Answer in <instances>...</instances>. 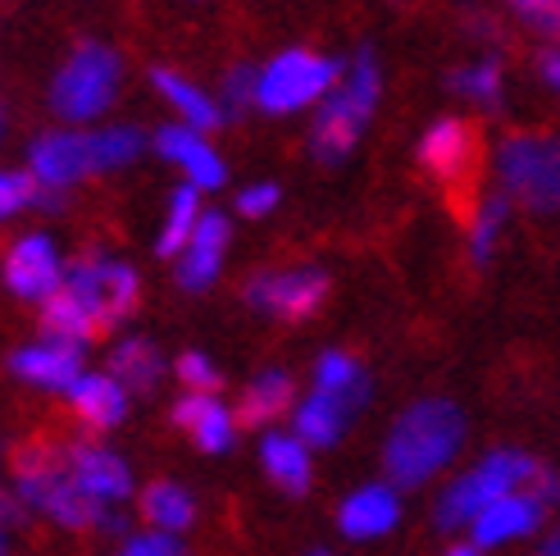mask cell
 Instances as JSON below:
<instances>
[{"label": "cell", "instance_id": "cell-1", "mask_svg": "<svg viewBox=\"0 0 560 556\" xmlns=\"http://www.w3.org/2000/svg\"><path fill=\"white\" fill-rule=\"evenodd\" d=\"M511 493H538L547 507H556L560 502V475L547 470L538 456L515 452V448L488 452L474 470H465L460 479H452L442 488L433 520L442 530H469L492 502H501V497H511Z\"/></svg>", "mask_w": 560, "mask_h": 556}, {"label": "cell", "instance_id": "cell-2", "mask_svg": "<svg viewBox=\"0 0 560 556\" xmlns=\"http://www.w3.org/2000/svg\"><path fill=\"white\" fill-rule=\"evenodd\" d=\"M465 442V415L446 397H424L401 410V420L392 425L383 442V470L397 488H419L429 484L438 470L456 461Z\"/></svg>", "mask_w": 560, "mask_h": 556}, {"label": "cell", "instance_id": "cell-3", "mask_svg": "<svg viewBox=\"0 0 560 556\" xmlns=\"http://www.w3.org/2000/svg\"><path fill=\"white\" fill-rule=\"evenodd\" d=\"M14 493L23 507L42 511L60 530H119V516L96 507L69 475V456L50 442H23L14 456Z\"/></svg>", "mask_w": 560, "mask_h": 556}, {"label": "cell", "instance_id": "cell-4", "mask_svg": "<svg viewBox=\"0 0 560 556\" xmlns=\"http://www.w3.org/2000/svg\"><path fill=\"white\" fill-rule=\"evenodd\" d=\"M383 92L378 78V60L370 50H360L355 60L342 69V82L328 92V101L319 105L315 128H311V147L319 160H342L351 155V147L360 142V132L374 119V105Z\"/></svg>", "mask_w": 560, "mask_h": 556}, {"label": "cell", "instance_id": "cell-5", "mask_svg": "<svg viewBox=\"0 0 560 556\" xmlns=\"http://www.w3.org/2000/svg\"><path fill=\"white\" fill-rule=\"evenodd\" d=\"M497 183L511 206L534 215H560V137L511 132L497 147Z\"/></svg>", "mask_w": 560, "mask_h": 556}, {"label": "cell", "instance_id": "cell-6", "mask_svg": "<svg viewBox=\"0 0 560 556\" xmlns=\"http://www.w3.org/2000/svg\"><path fill=\"white\" fill-rule=\"evenodd\" d=\"M338 82H342L338 60H328L319 50L292 46L283 55H273V60L260 69L256 105L269 109V115H292V109H305V105H324Z\"/></svg>", "mask_w": 560, "mask_h": 556}, {"label": "cell", "instance_id": "cell-7", "mask_svg": "<svg viewBox=\"0 0 560 556\" xmlns=\"http://www.w3.org/2000/svg\"><path fill=\"white\" fill-rule=\"evenodd\" d=\"M119 92V55L101 46V42H88V46H78L65 69L55 73L50 82V101L55 109H60L65 119L73 124H88L96 115H105L109 101H115Z\"/></svg>", "mask_w": 560, "mask_h": 556}, {"label": "cell", "instance_id": "cell-8", "mask_svg": "<svg viewBox=\"0 0 560 556\" xmlns=\"http://www.w3.org/2000/svg\"><path fill=\"white\" fill-rule=\"evenodd\" d=\"M65 288L82 301V311L92 315L96 333H109L119 320H128L137 311V297H142V283H137V269L124 260H109L101 252L78 256L65 274Z\"/></svg>", "mask_w": 560, "mask_h": 556}, {"label": "cell", "instance_id": "cell-9", "mask_svg": "<svg viewBox=\"0 0 560 556\" xmlns=\"http://www.w3.org/2000/svg\"><path fill=\"white\" fill-rule=\"evenodd\" d=\"M246 301L273 320H311L328 301V274L296 265V269H265L246 283Z\"/></svg>", "mask_w": 560, "mask_h": 556}, {"label": "cell", "instance_id": "cell-10", "mask_svg": "<svg viewBox=\"0 0 560 556\" xmlns=\"http://www.w3.org/2000/svg\"><path fill=\"white\" fill-rule=\"evenodd\" d=\"M65 265H60V246L46 233H23L10 256H5V288L23 301H50L65 288Z\"/></svg>", "mask_w": 560, "mask_h": 556}, {"label": "cell", "instance_id": "cell-11", "mask_svg": "<svg viewBox=\"0 0 560 556\" xmlns=\"http://www.w3.org/2000/svg\"><path fill=\"white\" fill-rule=\"evenodd\" d=\"M65 456H69L73 484L82 488V497H92L96 507L109 511V507L124 502V497L132 493V475H128L124 456H115L109 448H101V442H73Z\"/></svg>", "mask_w": 560, "mask_h": 556}, {"label": "cell", "instance_id": "cell-12", "mask_svg": "<svg viewBox=\"0 0 560 556\" xmlns=\"http://www.w3.org/2000/svg\"><path fill=\"white\" fill-rule=\"evenodd\" d=\"M88 174H96L92 170V132H46L33 147V178L42 183L46 197L73 187Z\"/></svg>", "mask_w": 560, "mask_h": 556}, {"label": "cell", "instance_id": "cell-13", "mask_svg": "<svg viewBox=\"0 0 560 556\" xmlns=\"http://www.w3.org/2000/svg\"><path fill=\"white\" fill-rule=\"evenodd\" d=\"M10 370L23 383H37V387H55V393H69V387L82 379V347L65 343V338H42V343H27L10 356Z\"/></svg>", "mask_w": 560, "mask_h": 556}, {"label": "cell", "instance_id": "cell-14", "mask_svg": "<svg viewBox=\"0 0 560 556\" xmlns=\"http://www.w3.org/2000/svg\"><path fill=\"white\" fill-rule=\"evenodd\" d=\"M474 155H479V137L465 119H438L419 137V164L442 183H460L474 170Z\"/></svg>", "mask_w": 560, "mask_h": 556}, {"label": "cell", "instance_id": "cell-15", "mask_svg": "<svg viewBox=\"0 0 560 556\" xmlns=\"http://www.w3.org/2000/svg\"><path fill=\"white\" fill-rule=\"evenodd\" d=\"M155 151L170 160V164H178L183 178H187V187H196V192L223 187V160H219V151H214L196 128H187V124L160 128V132H155Z\"/></svg>", "mask_w": 560, "mask_h": 556}, {"label": "cell", "instance_id": "cell-16", "mask_svg": "<svg viewBox=\"0 0 560 556\" xmlns=\"http://www.w3.org/2000/svg\"><path fill=\"white\" fill-rule=\"evenodd\" d=\"M547 511L551 507L542 502L538 493H511V497H501V502H492L479 520L469 524V530H474V547H501V543H511V538L534 534Z\"/></svg>", "mask_w": 560, "mask_h": 556}, {"label": "cell", "instance_id": "cell-17", "mask_svg": "<svg viewBox=\"0 0 560 556\" xmlns=\"http://www.w3.org/2000/svg\"><path fill=\"white\" fill-rule=\"evenodd\" d=\"M223 252H229V219L206 210L187 242V252L178 256V288H187V292L210 288L223 269Z\"/></svg>", "mask_w": 560, "mask_h": 556}, {"label": "cell", "instance_id": "cell-18", "mask_svg": "<svg viewBox=\"0 0 560 556\" xmlns=\"http://www.w3.org/2000/svg\"><path fill=\"white\" fill-rule=\"evenodd\" d=\"M401 520V497L392 484H365L338 507V530L347 538H383Z\"/></svg>", "mask_w": 560, "mask_h": 556}, {"label": "cell", "instance_id": "cell-19", "mask_svg": "<svg viewBox=\"0 0 560 556\" xmlns=\"http://www.w3.org/2000/svg\"><path fill=\"white\" fill-rule=\"evenodd\" d=\"M174 425L191 433V442L201 452L219 456L233 448V429H237V415L223 406L219 397H206V393H187L178 406H174Z\"/></svg>", "mask_w": 560, "mask_h": 556}, {"label": "cell", "instance_id": "cell-20", "mask_svg": "<svg viewBox=\"0 0 560 556\" xmlns=\"http://www.w3.org/2000/svg\"><path fill=\"white\" fill-rule=\"evenodd\" d=\"M69 406L73 415L88 429L105 433V429H115L124 415H128V387L115 379V374H82L73 387H69Z\"/></svg>", "mask_w": 560, "mask_h": 556}, {"label": "cell", "instance_id": "cell-21", "mask_svg": "<svg viewBox=\"0 0 560 556\" xmlns=\"http://www.w3.org/2000/svg\"><path fill=\"white\" fill-rule=\"evenodd\" d=\"M351 415H355L351 402L328 397V393H311L292 410V433L305 442V448H332V442L342 438V429L351 425Z\"/></svg>", "mask_w": 560, "mask_h": 556}, {"label": "cell", "instance_id": "cell-22", "mask_svg": "<svg viewBox=\"0 0 560 556\" xmlns=\"http://www.w3.org/2000/svg\"><path fill=\"white\" fill-rule=\"evenodd\" d=\"M260 465H265V475L292 497H301L305 488H311V475H315L311 470V448H305L296 433H265Z\"/></svg>", "mask_w": 560, "mask_h": 556}, {"label": "cell", "instance_id": "cell-23", "mask_svg": "<svg viewBox=\"0 0 560 556\" xmlns=\"http://www.w3.org/2000/svg\"><path fill=\"white\" fill-rule=\"evenodd\" d=\"M296 402V383L288 370H265L246 383V393L237 402V425H273L278 415H288Z\"/></svg>", "mask_w": 560, "mask_h": 556}, {"label": "cell", "instance_id": "cell-24", "mask_svg": "<svg viewBox=\"0 0 560 556\" xmlns=\"http://www.w3.org/2000/svg\"><path fill=\"white\" fill-rule=\"evenodd\" d=\"M201 192L196 187H178L174 197H170V210H164V224H160V233H155V256H164V260H178L183 252H187V242H191V233H196V224H201Z\"/></svg>", "mask_w": 560, "mask_h": 556}, {"label": "cell", "instance_id": "cell-25", "mask_svg": "<svg viewBox=\"0 0 560 556\" xmlns=\"http://www.w3.org/2000/svg\"><path fill=\"white\" fill-rule=\"evenodd\" d=\"M315 393L342 397V402H351L360 410L365 397H370V374L351 351H324L319 366H315Z\"/></svg>", "mask_w": 560, "mask_h": 556}, {"label": "cell", "instance_id": "cell-26", "mask_svg": "<svg viewBox=\"0 0 560 556\" xmlns=\"http://www.w3.org/2000/svg\"><path fill=\"white\" fill-rule=\"evenodd\" d=\"M142 516H147V524H155V534H174L178 538L187 524L196 520V502H191V493L183 484L155 479L142 493Z\"/></svg>", "mask_w": 560, "mask_h": 556}, {"label": "cell", "instance_id": "cell-27", "mask_svg": "<svg viewBox=\"0 0 560 556\" xmlns=\"http://www.w3.org/2000/svg\"><path fill=\"white\" fill-rule=\"evenodd\" d=\"M155 92L170 101L178 115H183V124L187 128H196V132H206V128H214L219 119H223V109L196 88V82H187L183 73H174V69H155Z\"/></svg>", "mask_w": 560, "mask_h": 556}, {"label": "cell", "instance_id": "cell-28", "mask_svg": "<svg viewBox=\"0 0 560 556\" xmlns=\"http://www.w3.org/2000/svg\"><path fill=\"white\" fill-rule=\"evenodd\" d=\"M109 374H115L128 393H147V387H155V379H160V351H155V343L124 338L115 351H109Z\"/></svg>", "mask_w": 560, "mask_h": 556}, {"label": "cell", "instance_id": "cell-29", "mask_svg": "<svg viewBox=\"0 0 560 556\" xmlns=\"http://www.w3.org/2000/svg\"><path fill=\"white\" fill-rule=\"evenodd\" d=\"M506 215H511V201L501 197H488L469 219V260L474 265H488L497 256V242H501V229H506Z\"/></svg>", "mask_w": 560, "mask_h": 556}, {"label": "cell", "instance_id": "cell-30", "mask_svg": "<svg viewBox=\"0 0 560 556\" xmlns=\"http://www.w3.org/2000/svg\"><path fill=\"white\" fill-rule=\"evenodd\" d=\"M142 151H147V137L137 132L132 124H115V128L92 132V170H96V174L119 170V164L137 160Z\"/></svg>", "mask_w": 560, "mask_h": 556}, {"label": "cell", "instance_id": "cell-31", "mask_svg": "<svg viewBox=\"0 0 560 556\" xmlns=\"http://www.w3.org/2000/svg\"><path fill=\"white\" fill-rule=\"evenodd\" d=\"M452 92L465 96V101H474V105L497 109L501 105V92H506V73H501L497 60H474V65H465V69L452 73Z\"/></svg>", "mask_w": 560, "mask_h": 556}, {"label": "cell", "instance_id": "cell-32", "mask_svg": "<svg viewBox=\"0 0 560 556\" xmlns=\"http://www.w3.org/2000/svg\"><path fill=\"white\" fill-rule=\"evenodd\" d=\"M23 206H55V197H46L42 183L33 174H10L0 170V219L19 215Z\"/></svg>", "mask_w": 560, "mask_h": 556}, {"label": "cell", "instance_id": "cell-33", "mask_svg": "<svg viewBox=\"0 0 560 556\" xmlns=\"http://www.w3.org/2000/svg\"><path fill=\"white\" fill-rule=\"evenodd\" d=\"M174 370H178V379L191 387V393H206V397L219 393V366H214L210 356H201V351H183Z\"/></svg>", "mask_w": 560, "mask_h": 556}, {"label": "cell", "instance_id": "cell-34", "mask_svg": "<svg viewBox=\"0 0 560 556\" xmlns=\"http://www.w3.org/2000/svg\"><path fill=\"white\" fill-rule=\"evenodd\" d=\"M506 5L542 37H560V0H506Z\"/></svg>", "mask_w": 560, "mask_h": 556}, {"label": "cell", "instance_id": "cell-35", "mask_svg": "<svg viewBox=\"0 0 560 556\" xmlns=\"http://www.w3.org/2000/svg\"><path fill=\"white\" fill-rule=\"evenodd\" d=\"M119 556H187V552L174 534H137V538L124 543Z\"/></svg>", "mask_w": 560, "mask_h": 556}, {"label": "cell", "instance_id": "cell-36", "mask_svg": "<svg viewBox=\"0 0 560 556\" xmlns=\"http://www.w3.org/2000/svg\"><path fill=\"white\" fill-rule=\"evenodd\" d=\"M278 206V183H256V187H242L237 192V210L246 219H265Z\"/></svg>", "mask_w": 560, "mask_h": 556}, {"label": "cell", "instance_id": "cell-37", "mask_svg": "<svg viewBox=\"0 0 560 556\" xmlns=\"http://www.w3.org/2000/svg\"><path fill=\"white\" fill-rule=\"evenodd\" d=\"M256 88H260V73L256 69H233L229 73V105L242 109V105H256Z\"/></svg>", "mask_w": 560, "mask_h": 556}, {"label": "cell", "instance_id": "cell-38", "mask_svg": "<svg viewBox=\"0 0 560 556\" xmlns=\"http://www.w3.org/2000/svg\"><path fill=\"white\" fill-rule=\"evenodd\" d=\"M10 524H19V493L0 488V530H10Z\"/></svg>", "mask_w": 560, "mask_h": 556}, {"label": "cell", "instance_id": "cell-39", "mask_svg": "<svg viewBox=\"0 0 560 556\" xmlns=\"http://www.w3.org/2000/svg\"><path fill=\"white\" fill-rule=\"evenodd\" d=\"M542 78L551 82L556 96H560V50H547V55H542Z\"/></svg>", "mask_w": 560, "mask_h": 556}, {"label": "cell", "instance_id": "cell-40", "mask_svg": "<svg viewBox=\"0 0 560 556\" xmlns=\"http://www.w3.org/2000/svg\"><path fill=\"white\" fill-rule=\"evenodd\" d=\"M534 556H560V530H551L542 543H538V552Z\"/></svg>", "mask_w": 560, "mask_h": 556}, {"label": "cell", "instance_id": "cell-41", "mask_svg": "<svg viewBox=\"0 0 560 556\" xmlns=\"http://www.w3.org/2000/svg\"><path fill=\"white\" fill-rule=\"evenodd\" d=\"M446 556H483V547H474V543H456V547H446Z\"/></svg>", "mask_w": 560, "mask_h": 556}, {"label": "cell", "instance_id": "cell-42", "mask_svg": "<svg viewBox=\"0 0 560 556\" xmlns=\"http://www.w3.org/2000/svg\"><path fill=\"white\" fill-rule=\"evenodd\" d=\"M311 556H332V552H324V547H315V552H311Z\"/></svg>", "mask_w": 560, "mask_h": 556}, {"label": "cell", "instance_id": "cell-43", "mask_svg": "<svg viewBox=\"0 0 560 556\" xmlns=\"http://www.w3.org/2000/svg\"><path fill=\"white\" fill-rule=\"evenodd\" d=\"M0 556H5V538H0Z\"/></svg>", "mask_w": 560, "mask_h": 556}]
</instances>
